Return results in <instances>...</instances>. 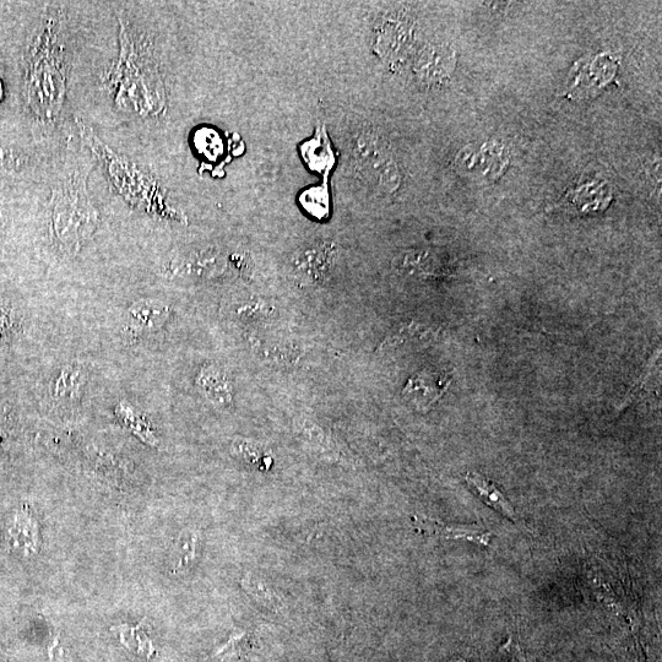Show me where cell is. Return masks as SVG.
<instances>
[{"instance_id":"obj_18","label":"cell","mask_w":662,"mask_h":662,"mask_svg":"<svg viewBox=\"0 0 662 662\" xmlns=\"http://www.w3.org/2000/svg\"><path fill=\"white\" fill-rule=\"evenodd\" d=\"M179 555L176 568L186 566L189 562L193 561L195 556V536L187 537L179 541Z\"/></svg>"},{"instance_id":"obj_17","label":"cell","mask_w":662,"mask_h":662,"mask_svg":"<svg viewBox=\"0 0 662 662\" xmlns=\"http://www.w3.org/2000/svg\"><path fill=\"white\" fill-rule=\"evenodd\" d=\"M303 204H305L309 213L319 217V219L328 214V199L324 193L313 191V193L306 194Z\"/></svg>"},{"instance_id":"obj_21","label":"cell","mask_w":662,"mask_h":662,"mask_svg":"<svg viewBox=\"0 0 662 662\" xmlns=\"http://www.w3.org/2000/svg\"><path fill=\"white\" fill-rule=\"evenodd\" d=\"M7 162V153L5 150L0 148V166H3Z\"/></svg>"},{"instance_id":"obj_1","label":"cell","mask_w":662,"mask_h":662,"mask_svg":"<svg viewBox=\"0 0 662 662\" xmlns=\"http://www.w3.org/2000/svg\"><path fill=\"white\" fill-rule=\"evenodd\" d=\"M119 20L118 57L102 77L103 88L124 112L156 118L165 112L167 94L151 36L123 16Z\"/></svg>"},{"instance_id":"obj_2","label":"cell","mask_w":662,"mask_h":662,"mask_svg":"<svg viewBox=\"0 0 662 662\" xmlns=\"http://www.w3.org/2000/svg\"><path fill=\"white\" fill-rule=\"evenodd\" d=\"M68 77L67 19L63 8H50L32 32L24 68L26 105L43 126H52L61 116Z\"/></svg>"},{"instance_id":"obj_22","label":"cell","mask_w":662,"mask_h":662,"mask_svg":"<svg viewBox=\"0 0 662 662\" xmlns=\"http://www.w3.org/2000/svg\"><path fill=\"white\" fill-rule=\"evenodd\" d=\"M3 94H4L3 83L2 80H0V101H2L3 99Z\"/></svg>"},{"instance_id":"obj_6","label":"cell","mask_w":662,"mask_h":662,"mask_svg":"<svg viewBox=\"0 0 662 662\" xmlns=\"http://www.w3.org/2000/svg\"><path fill=\"white\" fill-rule=\"evenodd\" d=\"M412 525L420 534L438 537L442 540H464L479 546H490L493 534L476 524L469 525H447L437 520L415 515L412 517Z\"/></svg>"},{"instance_id":"obj_11","label":"cell","mask_w":662,"mask_h":662,"mask_svg":"<svg viewBox=\"0 0 662 662\" xmlns=\"http://www.w3.org/2000/svg\"><path fill=\"white\" fill-rule=\"evenodd\" d=\"M334 259V251L328 247H313L306 249L297 255L293 262V270L298 279L303 282H316L323 279L328 273L331 262Z\"/></svg>"},{"instance_id":"obj_3","label":"cell","mask_w":662,"mask_h":662,"mask_svg":"<svg viewBox=\"0 0 662 662\" xmlns=\"http://www.w3.org/2000/svg\"><path fill=\"white\" fill-rule=\"evenodd\" d=\"M88 173L78 165L65 167L53 188L51 220L54 237L68 252H78L94 235L100 222L92 203Z\"/></svg>"},{"instance_id":"obj_8","label":"cell","mask_w":662,"mask_h":662,"mask_svg":"<svg viewBox=\"0 0 662 662\" xmlns=\"http://www.w3.org/2000/svg\"><path fill=\"white\" fill-rule=\"evenodd\" d=\"M446 378L434 372H421L409 379L404 389V398L420 409H427L437 401L448 387Z\"/></svg>"},{"instance_id":"obj_13","label":"cell","mask_w":662,"mask_h":662,"mask_svg":"<svg viewBox=\"0 0 662 662\" xmlns=\"http://www.w3.org/2000/svg\"><path fill=\"white\" fill-rule=\"evenodd\" d=\"M450 69H452V53L443 46L426 48L416 63L417 75L428 83L442 80Z\"/></svg>"},{"instance_id":"obj_10","label":"cell","mask_w":662,"mask_h":662,"mask_svg":"<svg viewBox=\"0 0 662 662\" xmlns=\"http://www.w3.org/2000/svg\"><path fill=\"white\" fill-rule=\"evenodd\" d=\"M465 480L466 484L470 487V490L474 492L482 502L487 504L488 507L496 510V512L502 514L503 517L512 520V522L517 520V513H515L512 503L508 501V498L504 496L501 488H499L495 482L487 479L484 475L477 474V472H469V474L466 475Z\"/></svg>"},{"instance_id":"obj_12","label":"cell","mask_w":662,"mask_h":662,"mask_svg":"<svg viewBox=\"0 0 662 662\" xmlns=\"http://www.w3.org/2000/svg\"><path fill=\"white\" fill-rule=\"evenodd\" d=\"M197 384L206 399L216 405L231 403L233 387L230 378L219 367L209 366L200 371Z\"/></svg>"},{"instance_id":"obj_23","label":"cell","mask_w":662,"mask_h":662,"mask_svg":"<svg viewBox=\"0 0 662 662\" xmlns=\"http://www.w3.org/2000/svg\"><path fill=\"white\" fill-rule=\"evenodd\" d=\"M453 662H465V661L459 659V660H455V661H453Z\"/></svg>"},{"instance_id":"obj_15","label":"cell","mask_w":662,"mask_h":662,"mask_svg":"<svg viewBox=\"0 0 662 662\" xmlns=\"http://www.w3.org/2000/svg\"><path fill=\"white\" fill-rule=\"evenodd\" d=\"M113 631L119 634L124 647L132 651V653L144 656L146 659H150L151 655L154 654L153 642H151L148 634L145 633L143 623L137 627L124 624V626L112 628Z\"/></svg>"},{"instance_id":"obj_20","label":"cell","mask_w":662,"mask_h":662,"mask_svg":"<svg viewBox=\"0 0 662 662\" xmlns=\"http://www.w3.org/2000/svg\"><path fill=\"white\" fill-rule=\"evenodd\" d=\"M10 327V317L7 312V309L0 306V336L7 333Z\"/></svg>"},{"instance_id":"obj_7","label":"cell","mask_w":662,"mask_h":662,"mask_svg":"<svg viewBox=\"0 0 662 662\" xmlns=\"http://www.w3.org/2000/svg\"><path fill=\"white\" fill-rule=\"evenodd\" d=\"M89 374L79 363H68L52 379L50 394L53 401L61 404L74 403L83 395Z\"/></svg>"},{"instance_id":"obj_4","label":"cell","mask_w":662,"mask_h":662,"mask_svg":"<svg viewBox=\"0 0 662 662\" xmlns=\"http://www.w3.org/2000/svg\"><path fill=\"white\" fill-rule=\"evenodd\" d=\"M81 138L85 140L92 154L101 161L106 175L110 178L116 191L129 204L144 211L146 214L165 217L170 214L165 194L156 179L135 165L126 157L113 151L110 146L102 143L90 127L83 121H78Z\"/></svg>"},{"instance_id":"obj_9","label":"cell","mask_w":662,"mask_h":662,"mask_svg":"<svg viewBox=\"0 0 662 662\" xmlns=\"http://www.w3.org/2000/svg\"><path fill=\"white\" fill-rule=\"evenodd\" d=\"M171 309L157 300H141L130 306L127 313L130 327L141 333H151L164 327Z\"/></svg>"},{"instance_id":"obj_19","label":"cell","mask_w":662,"mask_h":662,"mask_svg":"<svg viewBox=\"0 0 662 662\" xmlns=\"http://www.w3.org/2000/svg\"><path fill=\"white\" fill-rule=\"evenodd\" d=\"M499 662H525V659L518 645H514L512 640H509L499 650Z\"/></svg>"},{"instance_id":"obj_5","label":"cell","mask_w":662,"mask_h":662,"mask_svg":"<svg viewBox=\"0 0 662 662\" xmlns=\"http://www.w3.org/2000/svg\"><path fill=\"white\" fill-rule=\"evenodd\" d=\"M355 164L363 181L383 192L399 187V171L394 157L376 133L368 132L358 138L355 146Z\"/></svg>"},{"instance_id":"obj_16","label":"cell","mask_w":662,"mask_h":662,"mask_svg":"<svg viewBox=\"0 0 662 662\" xmlns=\"http://www.w3.org/2000/svg\"><path fill=\"white\" fill-rule=\"evenodd\" d=\"M242 585L247 593L251 594L260 604L269 607V609H281L282 602L279 596H276L274 591L269 589L262 580L247 575L243 579Z\"/></svg>"},{"instance_id":"obj_14","label":"cell","mask_w":662,"mask_h":662,"mask_svg":"<svg viewBox=\"0 0 662 662\" xmlns=\"http://www.w3.org/2000/svg\"><path fill=\"white\" fill-rule=\"evenodd\" d=\"M116 416L122 425L151 447L157 446V438L150 422L137 408L126 400L116 406Z\"/></svg>"}]
</instances>
